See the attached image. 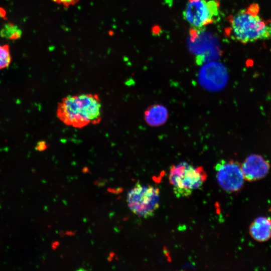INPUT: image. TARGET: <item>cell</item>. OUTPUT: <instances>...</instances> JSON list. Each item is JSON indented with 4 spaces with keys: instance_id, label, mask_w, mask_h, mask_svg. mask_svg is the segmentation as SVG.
Wrapping results in <instances>:
<instances>
[{
    "instance_id": "6da1fadb",
    "label": "cell",
    "mask_w": 271,
    "mask_h": 271,
    "mask_svg": "<svg viewBox=\"0 0 271 271\" xmlns=\"http://www.w3.org/2000/svg\"><path fill=\"white\" fill-rule=\"evenodd\" d=\"M56 115L65 125L77 128L97 124L102 118L101 100L90 93L68 95L58 103Z\"/></svg>"
},
{
    "instance_id": "7a4b0ae2",
    "label": "cell",
    "mask_w": 271,
    "mask_h": 271,
    "mask_svg": "<svg viewBox=\"0 0 271 271\" xmlns=\"http://www.w3.org/2000/svg\"><path fill=\"white\" fill-rule=\"evenodd\" d=\"M259 10L258 4L253 3L231 16L226 34L244 44L271 40V20L263 19Z\"/></svg>"
},
{
    "instance_id": "3957f363",
    "label": "cell",
    "mask_w": 271,
    "mask_h": 271,
    "mask_svg": "<svg viewBox=\"0 0 271 271\" xmlns=\"http://www.w3.org/2000/svg\"><path fill=\"white\" fill-rule=\"evenodd\" d=\"M207 179L202 167H195L186 162L172 165L169 173V180L178 198L191 195L193 191L200 188Z\"/></svg>"
},
{
    "instance_id": "277c9868",
    "label": "cell",
    "mask_w": 271,
    "mask_h": 271,
    "mask_svg": "<svg viewBox=\"0 0 271 271\" xmlns=\"http://www.w3.org/2000/svg\"><path fill=\"white\" fill-rule=\"evenodd\" d=\"M130 210L138 216H153L160 206V190L150 185L138 182L128 192L126 199Z\"/></svg>"
},
{
    "instance_id": "5b68a950",
    "label": "cell",
    "mask_w": 271,
    "mask_h": 271,
    "mask_svg": "<svg viewBox=\"0 0 271 271\" xmlns=\"http://www.w3.org/2000/svg\"><path fill=\"white\" fill-rule=\"evenodd\" d=\"M219 7L218 0H188L183 18L193 29L199 30L216 20Z\"/></svg>"
},
{
    "instance_id": "8992f818",
    "label": "cell",
    "mask_w": 271,
    "mask_h": 271,
    "mask_svg": "<svg viewBox=\"0 0 271 271\" xmlns=\"http://www.w3.org/2000/svg\"><path fill=\"white\" fill-rule=\"evenodd\" d=\"M215 169L217 182L224 191L235 192L241 190L244 178L238 162L222 160L216 164Z\"/></svg>"
},
{
    "instance_id": "52a82bcc",
    "label": "cell",
    "mask_w": 271,
    "mask_h": 271,
    "mask_svg": "<svg viewBox=\"0 0 271 271\" xmlns=\"http://www.w3.org/2000/svg\"><path fill=\"white\" fill-rule=\"evenodd\" d=\"M244 180L255 181L264 178L270 169L269 162L261 155L251 154L241 164Z\"/></svg>"
},
{
    "instance_id": "ba28073f",
    "label": "cell",
    "mask_w": 271,
    "mask_h": 271,
    "mask_svg": "<svg viewBox=\"0 0 271 271\" xmlns=\"http://www.w3.org/2000/svg\"><path fill=\"white\" fill-rule=\"evenodd\" d=\"M251 237L258 242H264L271 238V218L259 216L255 218L249 227Z\"/></svg>"
},
{
    "instance_id": "9c48e42d",
    "label": "cell",
    "mask_w": 271,
    "mask_h": 271,
    "mask_svg": "<svg viewBox=\"0 0 271 271\" xmlns=\"http://www.w3.org/2000/svg\"><path fill=\"white\" fill-rule=\"evenodd\" d=\"M168 116L167 108L159 104L150 106L144 112L145 120L151 126H159L163 124L166 122Z\"/></svg>"
},
{
    "instance_id": "30bf717a",
    "label": "cell",
    "mask_w": 271,
    "mask_h": 271,
    "mask_svg": "<svg viewBox=\"0 0 271 271\" xmlns=\"http://www.w3.org/2000/svg\"><path fill=\"white\" fill-rule=\"evenodd\" d=\"M22 35V30L12 23L5 24L0 30L1 37L7 40H17L21 37Z\"/></svg>"
},
{
    "instance_id": "8fae6325",
    "label": "cell",
    "mask_w": 271,
    "mask_h": 271,
    "mask_svg": "<svg viewBox=\"0 0 271 271\" xmlns=\"http://www.w3.org/2000/svg\"><path fill=\"white\" fill-rule=\"evenodd\" d=\"M12 60L8 45H0V70L9 66Z\"/></svg>"
},
{
    "instance_id": "7c38bea8",
    "label": "cell",
    "mask_w": 271,
    "mask_h": 271,
    "mask_svg": "<svg viewBox=\"0 0 271 271\" xmlns=\"http://www.w3.org/2000/svg\"><path fill=\"white\" fill-rule=\"evenodd\" d=\"M54 2L68 8L77 4L80 0H52Z\"/></svg>"
},
{
    "instance_id": "4fadbf2b",
    "label": "cell",
    "mask_w": 271,
    "mask_h": 271,
    "mask_svg": "<svg viewBox=\"0 0 271 271\" xmlns=\"http://www.w3.org/2000/svg\"><path fill=\"white\" fill-rule=\"evenodd\" d=\"M47 148V146L45 143L44 142H41L39 143V145L37 146V149L39 151H43Z\"/></svg>"
},
{
    "instance_id": "5bb4252c",
    "label": "cell",
    "mask_w": 271,
    "mask_h": 271,
    "mask_svg": "<svg viewBox=\"0 0 271 271\" xmlns=\"http://www.w3.org/2000/svg\"><path fill=\"white\" fill-rule=\"evenodd\" d=\"M5 16H6V12L5 10L2 8H0V17L4 18L5 17Z\"/></svg>"
}]
</instances>
